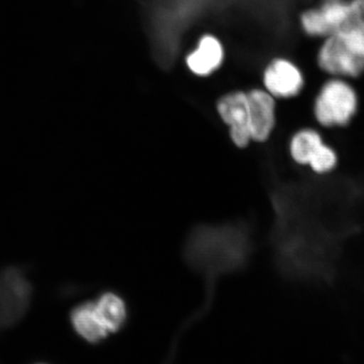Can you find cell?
<instances>
[{
    "label": "cell",
    "instance_id": "cell-4",
    "mask_svg": "<svg viewBox=\"0 0 364 364\" xmlns=\"http://www.w3.org/2000/svg\"><path fill=\"white\" fill-rule=\"evenodd\" d=\"M33 287L23 273L9 267L0 274V330L9 329L26 315Z\"/></svg>",
    "mask_w": 364,
    "mask_h": 364
},
{
    "label": "cell",
    "instance_id": "cell-7",
    "mask_svg": "<svg viewBox=\"0 0 364 364\" xmlns=\"http://www.w3.org/2000/svg\"><path fill=\"white\" fill-rule=\"evenodd\" d=\"M251 140L265 142L275 128V102L269 92L255 90L247 93Z\"/></svg>",
    "mask_w": 364,
    "mask_h": 364
},
{
    "label": "cell",
    "instance_id": "cell-11",
    "mask_svg": "<svg viewBox=\"0 0 364 364\" xmlns=\"http://www.w3.org/2000/svg\"><path fill=\"white\" fill-rule=\"evenodd\" d=\"M95 304L107 331L117 332L123 327L127 318V306L121 296L114 293H105Z\"/></svg>",
    "mask_w": 364,
    "mask_h": 364
},
{
    "label": "cell",
    "instance_id": "cell-9",
    "mask_svg": "<svg viewBox=\"0 0 364 364\" xmlns=\"http://www.w3.org/2000/svg\"><path fill=\"white\" fill-rule=\"evenodd\" d=\"M71 323L79 336L90 343L102 341L109 333L100 320L95 304L92 301L74 308L71 313Z\"/></svg>",
    "mask_w": 364,
    "mask_h": 364
},
{
    "label": "cell",
    "instance_id": "cell-10",
    "mask_svg": "<svg viewBox=\"0 0 364 364\" xmlns=\"http://www.w3.org/2000/svg\"><path fill=\"white\" fill-rule=\"evenodd\" d=\"M224 53L221 43L213 36H205L198 49L188 55V66L196 75L207 76L221 65Z\"/></svg>",
    "mask_w": 364,
    "mask_h": 364
},
{
    "label": "cell",
    "instance_id": "cell-12",
    "mask_svg": "<svg viewBox=\"0 0 364 364\" xmlns=\"http://www.w3.org/2000/svg\"><path fill=\"white\" fill-rule=\"evenodd\" d=\"M338 33L351 36L364 44V0L348 2L346 16Z\"/></svg>",
    "mask_w": 364,
    "mask_h": 364
},
{
    "label": "cell",
    "instance_id": "cell-1",
    "mask_svg": "<svg viewBox=\"0 0 364 364\" xmlns=\"http://www.w3.org/2000/svg\"><path fill=\"white\" fill-rule=\"evenodd\" d=\"M355 91L341 80H331L321 90L314 105V117L322 129L344 128L358 114Z\"/></svg>",
    "mask_w": 364,
    "mask_h": 364
},
{
    "label": "cell",
    "instance_id": "cell-6",
    "mask_svg": "<svg viewBox=\"0 0 364 364\" xmlns=\"http://www.w3.org/2000/svg\"><path fill=\"white\" fill-rule=\"evenodd\" d=\"M348 2L326 0L320 9L301 14V21L306 33L315 37H330L339 30L346 16Z\"/></svg>",
    "mask_w": 364,
    "mask_h": 364
},
{
    "label": "cell",
    "instance_id": "cell-2",
    "mask_svg": "<svg viewBox=\"0 0 364 364\" xmlns=\"http://www.w3.org/2000/svg\"><path fill=\"white\" fill-rule=\"evenodd\" d=\"M318 61L333 75L356 77L364 72V44L351 36L334 33L321 48Z\"/></svg>",
    "mask_w": 364,
    "mask_h": 364
},
{
    "label": "cell",
    "instance_id": "cell-3",
    "mask_svg": "<svg viewBox=\"0 0 364 364\" xmlns=\"http://www.w3.org/2000/svg\"><path fill=\"white\" fill-rule=\"evenodd\" d=\"M291 161L299 166L309 167L314 173L327 174L336 168V151L325 143L317 129L304 128L296 131L287 145Z\"/></svg>",
    "mask_w": 364,
    "mask_h": 364
},
{
    "label": "cell",
    "instance_id": "cell-8",
    "mask_svg": "<svg viewBox=\"0 0 364 364\" xmlns=\"http://www.w3.org/2000/svg\"><path fill=\"white\" fill-rule=\"evenodd\" d=\"M303 83L301 71L287 60H274L264 73L265 87L273 97H296L303 87Z\"/></svg>",
    "mask_w": 364,
    "mask_h": 364
},
{
    "label": "cell",
    "instance_id": "cell-5",
    "mask_svg": "<svg viewBox=\"0 0 364 364\" xmlns=\"http://www.w3.org/2000/svg\"><path fill=\"white\" fill-rule=\"evenodd\" d=\"M218 112L230 128V136L237 147H247L251 141L247 93L237 91L218 102Z\"/></svg>",
    "mask_w": 364,
    "mask_h": 364
}]
</instances>
